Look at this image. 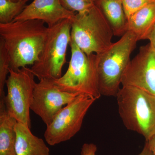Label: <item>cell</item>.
<instances>
[{"label": "cell", "instance_id": "obj_1", "mask_svg": "<svg viewBox=\"0 0 155 155\" xmlns=\"http://www.w3.org/2000/svg\"><path fill=\"white\" fill-rule=\"evenodd\" d=\"M48 30L44 22L36 19L0 24V39L8 54L11 69L17 71L38 61Z\"/></svg>", "mask_w": 155, "mask_h": 155}, {"label": "cell", "instance_id": "obj_2", "mask_svg": "<svg viewBox=\"0 0 155 155\" xmlns=\"http://www.w3.org/2000/svg\"><path fill=\"white\" fill-rule=\"evenodd\" d=\"M116 97L124 126L147 141L155 134V95L137 87L122 86Z\"/></svg>", "mask_w": 155, "mask_h": 155}, {"label": "cell", "instance_id": "obj_3", "mask_svg": "<svg viewBox=\"0 0 155 155\" xmlns=\"http://www.w3.org/2000/svg\"><path fill=\"white\" fill-rule=\"evenodd\" d=\"M137 41L135 35L127 31L107 49L97 54L98 85L101 95L116 97Z\"/></svg>", "mask_w": 155, "mask_h": 155}, {"label": "cell", "instance_id": "obj_4", "mask_svg": "<svg viewBox=\"0 0 155 155\" xmlns=\"http://www.w3.org/2000/svg\"><path fill=\"white\" fill-rule=\"evenodd\" d=\"M71 40L87 55L99 54L113 44L114 32L98 7L77 13L71 19Z\"/></svg>", "mask_w": 155, "mask_h": 155}, {"label": "cell", "instance_id": "obj_5", "mask_svg": "<svg viewBox=\"0 0 155 155\" xmlns=\"http://www.w3.org/2000/svg\"><path fill=\"white\" fill-rule=\"evenodd\" d=\"M48 28L47 36L38 60L30 68L39 80H56L62 76L71 40V19H64Z\"/></svg>", "mask_w": 155, "mask_h": 155}, {"label": "cell", "instance_id": "obj_6", "mask_svg": "<svg viewBox=\"0 0 155 155\" xmlns=\"http://www.w3.org/2000/svg\"><path fill=\"white\" fill-rule=\"evenodd\" d=\"M71 57L67 72L54 80L62 91L89 95L98 99L101 95L98 85L97 55H87L71 40Z\"/></svg>", "mask_w": 155, "mask_h": 155}, {"label": "cell", "instance_id": "obj_7", "mask_svg": "<svg viewBox=\"0 0 155 155\" xmlns=\"http://www.w3.org/2000/svg\"><path fill=\"white\" fill-rule=\"evenodd\" d=\"M30 68L15 71L10 68L6 82L7 93L4 103L8 113L17 122L31 128L30 110L36 82Z\"/></svg>", "mask_w": 155, "mask_h": 155}, {"label": "cell", "instance_id": "obj_8", "mask_svg": "<svg viewBox=\"0 0 155 155\" xmlns=\"http://www.w3.org/2000/svg\"><path fill=\"white\" fill-rule=\"evenodd\" d=\"M97 100L81 94L62 108L47 126L44 137L48 144L54 146L67 141L79 132L87 113Z\"/></svg>", "mask_w": 155, "mask_h": 155}, {"label": "cell", "instance_id": "obj_9", "mask_svg": "<svg viewBox=\"0 0 155 155\" xmlns=\"http://www.w3.org/2000/svg\"><path fill=\"white\" fill-rule=\"evenodd\" d=\"M79 94L62 91L54 80L40 79L35 87L30 109L48 126L62 108Z\"/></svg>", "mask_w": 155, "mask_h": 155}, {"label": "cell", "instance_id": "obj_10", "mask_svg": "<svg viewBox=\"0 0 155 155\" xmlns=\"http://www.w3.org/2000/svg\"><path fill=\"white\" fill-rule=\"evenodd\" d=\"M122 86L134 87L155 95V50L150 44L140 48L122 77Z\"/></svg>", "mask_w": 155, "mask_h": 155}, {"label": "cell", "instance_id": "obj_11", "mask_svg": "<svg viewBox=\"0 0 155 155\" xmlns=\"http://www.w3.org/2000/svg\"><path fill=\"white\" fill-rule=\"evenodd\" d=\"M75 14L65 9L60 0H34L13 21L36 19L51 27L64 19H72Z\"/></svg>", "mask_w": 155, "mask_h": 155}, {"label": "cell", "instance_id": "obj_12", "mask_svg": "<svg viewBox=\"0 0 155 155\" xmlns=\"http://www.w3.org/2000/svg\"><path fill=\"white\" fill-rule=\"evenodd\" d=\"M16 131V155H50L45 141L34 135L28 126L17 122Z\"/></svg>", "mask_w": 155, "mask_h": 155}, {"label": "cell", "instance_id": "obj_13", "mask_svg": "<svg viewBox=\"0 0 155 155\" xmlns=\"http://www.w3.org/2000/svg\"><path fill=\"white\" fill-rule=\"evenodd\" d=\"M95 5L107 20L114 36H122L127 32L128 21L122 0H96Z\"/></svg>", "mask_w": 155, "mask_h": 155}, {"label": "cell", "instance_id": "obj_14", "mask_svg": "<svg viewBox=\"0 0 155 155\" xmlns=\"http://www.w3.org/2000/svg\"><path fill=\"white\" fill-rule=\"evenodd\" d=\"M127 31L137 40L147 39L155 25V1L142 8L127 20Z\"/></svg>", "mask_w": 155, "mask_h": 155}, {"label": "cell", "instance_id": "obj_15", "mask_svg": "<svg viewBox=\"0 0 155 155\" xmlns=\"http://www.w3.org/2000/svg\"><path fill=\"white\" fill-rule=\"evenodd\" d=\"M17 123L8 113L4 98H0V155H16Z\"/></svg>", "mask_w": 155, "mask_h": 155}, {"label": "cell", "instance_id": "obj_16", "mask_svg": "<svg viewBox=\"0 0 155 155\" xmlns=\"http://www.w3.org/2000/svg\"><path fill=\"white\" fill-rule=\"evenodd\" d=\"M26 3L12 0H0V24L13 22L25 8Z\"/></svg>", "mask_w": 155, "mask_h": 155}, {"label": "cell", "instance_id": "obj_17", "mask_svg": "<svg viewBox=\"0 0 155 155\" xmlns=\"http://www.w3.org/2000/svg\"><path fill=\"white\" fill-rule=\"evenodd\" d=\"M10 68V59L8 54L2 41L0 39V98L5 97V96L4 88Z\"/></svg>", "mask_w": 155, "mask_h": 155}, {"label": "cell", "instance_id": "obj_18", "mask_svg": "<svg viewBox=\"0 0 155 155\" xmlns=\"http://www.w3.org/2000/svg\"><path fill=\"white\" fill-rule=\"evenodd\" d=\"M63 7L71 12L82 13L95 5L96 0H60Z\"/></svg>", "mask_w": 155, "mask_h": 155}, {"label": "cell", "instance_id": "obj_19", "mask_svg": "<svg viewBox=\"0 0 155 155\" xmlns=\"http://www.w3.org/2000/svg\"><path fill=\"white\" fill-rule=\"evenodd\" d=\"M155 0H122V6L127 20L133 14Z\"/></svg>", "mask_w": 155, "mask_h": 155}, {"label": "cell", "instance_id": "obj_20", "mask_svg": "<svg viewBox=\"0 0 155 155\" xmlns=\"http://www.w3.org/2000/svg\"><path fill=\"white\" fill-rule=\"evenodd\" d=\"M97 147L93 143H85L81 147V155H96Z\"/></svg>", "mask_w": 155, "mask_h": 155}, {"label": "cell", "instance_id": "obj_21", "mask_svg": "<svg viewBox=\"0 0 155 155\" xmlns=\"http://www.w3.org/2000/svg\"><path fill=\"white\" fill-rule=\"evenodd\" d=\"M147 40L150 41V45L153 49L155 50V25L149 35Z\"/></svg>", "mask_w": 155, "mask_h": 155}, {"label": "cell", "instance_id": "obj_22", "mask_svg": "<svg viewBox=\"0 0 155 155\" xmlns=\"http://www.w3.org/2000/svg\"><path fill=\"white\" fill-rule=\"evenodd\" d=\"M146 142H147L150 150L152 152L153 155H155V134L147 141Z\"/></svg>", "mask_w": 155, "mask_h": 155}, {"label": "cell", "instance_id": "obj_23", "mask_svg": "<svg viewBox=\"0 0 155 155\" xmlns=\"http://www.w3.org/2000/svg\"><path fill=\"white\" fill-rule=\"evenodd\" d=\"M138 155H153V153L150 150L149 146L147 142L146 141L142 150Z\"/></svg>", "mask_w": 155, "mask_h": 155}, {"label": "cell", "instance_id": "obj_24", "mask_svg": "<svg viewBox=\"0 0 155 155\" xmlns=\"http://www.w3.org/2000/svg\"><path fill=\"white\" fill-rule=\"evenodd\" d=\"M12 1H15V2H27L29 0H12Z\"/></svg>", "mask_w": 155, "mask_h": 155}]
</instances>
